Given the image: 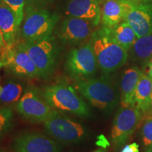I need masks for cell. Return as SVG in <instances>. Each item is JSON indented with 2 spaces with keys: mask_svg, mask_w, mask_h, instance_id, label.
Instances as JSON below:
<instances>
[{
  "mask_svg": "<svg viewBox=\"0 0 152 152\" xmlns=\"http://www.w3.org/2000/svg\"><path fill=\"white\" fill-rule=\"evenodd\" d=\"M74 86L93 106L106 113H111L119 102L116 87L106 76L77 80Z\"/></svg>",
  "mask_w": 152,
  "mask_h": 152,
  "instance_id": "6da1fadb",
  "label": "cell"
},
{
  "mask_svg": "<svg viewBox=\"0 0 152 152\" xmlns=\"http://www.w3.org/2000/svg\"><path fill=\"white\" fill-rule=\"evenodd\" d=\"M41 92L47 103L57 111L80 118L91 115L88 106L67 82L61 80L47 85Z\"/></svg>",
  "mask_w": 152,
  "mask_h": 152,
  "instance_id": "7a4b0ae2",
  "label": "cell"
},
{
  "mask_svg": "<svg viewBox=\"0 0 152 152\" xmlns=\"http://www.w3.org/2000/svg\"><path fill=\"white\" fill-rule=\"evenodd\" d=\"M98 67L105 74L115 71L124 65L127 51L113 41L105 26L95 30L90 37Z\"/></svg>",
  "mask_w": 152,
  "mask_h": 152,
  "instance_id": "3957f363",
  "label": "cell"
},
{
  "mask_svg": "<svg viewBox=\"0 0 152 152\" xmlns=\"http://www.w3.org/2000/svg\"><path fill=\"white\" fill-rule=\"evenodd\" d=\"M44 125L47 134L60 144H77L87 136V130L83 125L56 109L50 111Z\"/></svg>",
  "mask_w": 152,
  "mask_h": 152,
  "instance_id": "277c9868",
  "label": "cell"
},
{
  "mask_svg": "<svg viewBox=\"0 0 152 152\" xmlns=\"http://www.w3.org/2000/svg\"><path fill=\"white\" fill-rule=\"evenodd\" d=\"M26 16L20 30L23 42H36L52 37L58 16L45 9L28 6Z\"/></svg>",
  "mask_w": 152,
  "mask_h": 152,
  "instance_id": "5b68a950",
  "label": "cell"
},
{
  "mask_svg": "<svg viewBox=\"0 0 152 152\" xmlns=\"http://www.w3.org/2000/svg\"><path fill=\"white\" fill-rule=\"evenodd\" d=\"M0 61L15 77L24 79L39 77L37 66L24 48L23 42L6 45L0 49Z\"/></svg>",
  "mask_w": 152,
  "mask_h": 152,
  "instance_id": "8992f818",
  "label": "cell"
},
{
  "mask_svg": "<svg viewBox=\"0 0 152 152\" xmlns=\"http://www.w3.org/2000/svg\"><path fill=\"white\" fill-rule=\"evenodd\" d=\"M23 45L37 66L39 78L51 77L56 68L59 54L54 37L52 36L36 42H23Z\"/></svg>",
  "mask_w": 152,
  "mask_h": 152,
  "instance_id": "52a82bcc",
  "label": "cell"
},
{
  "mask_svg": "<svg viewBox=\"0 0 152 152\" xmlns=\"http://www.w3.org/2000/svg\"><path fill=\"white\" fill-rule=\"evenodd\" d=\"M97 61L90 41L72 49L66 57L65 69L74 80L92 77L97 71Z\"/></svg>",
  "mask_w": 152,
  "mask_h": 152,
  "instance_id": "ba28073f",
  "label": "cell"
},
{
  "mask_svg": "<svg viewBox=\"0 0 152 152\" xmlns=\"http://www.w3.org/2000/svg\"><path fill=\"white\" fill-rule=\"evenodd\" d=\"M16 110L27 121L32 123H42L52 111V107L44 99L41 91L30 85L26 87L16 103Z\"/></svg>",
  "mask_w": 152,
  "mask_h": 152,
  "instance_id": "9c48e42d",
  "label": "cell"
},
{
  "mask_svg": "<svg viewBox=\"0 0 152 152\" xmlns=\"http://www.w3.org/2000/svg\"><path fill=\"white\" fill-rule=\"evenodd\" d=\"M142 112L135 106L121 107L114 117L111 138L118 149L128 142L142 118Z\"/></svg>",
  "mask_w": 152,
  "mask_h": 152,
  "instance_id": "30bf717a",
  "label": "cell"
},
{
  "mask_svg": "<svg viewBox=\"0 0 152 152\" xmlns=\"http://www.w3.org/2000/svg\"><path fill=\"white\" fill-rule=\"evenodd\" d=\"M122 6L123 20L130 25L137 38L152 34V5L118 0Z\"/></svg>",
  "mask_w": 152,
  "mask_h": 152,
  "instance_id": "8fae6325",
  "label": "cell"
},
{
  "mask_svg": "<svg viewBox=\"0 0 152 152\" xmlns=\"http://www.w3.org/2000/svg\"><path fill=\"white\" fill-rule=\"evenodd\" d=\"M17 152H60L58 142L40 132H26L18 134L13 141Z\"/></svg>",
  "mask_w": 152,
  "mask_h": 152,
  "instance_id": "7c38bea8",
  "label": "cell"
},
{
  "mask_svg": "<svg viewBox=\"0 0 152 152\" xmlns=\"http://www.w3.org/2000/svg\"><path fill=\"white\" fill-rule=\"evenodd\" d=\"M92 26L89 20L70 16L63 21L58 37L65 45H79L91 37Z\"/></svg>",
  "mask_w": 152,
  "mask_h": 152,
  "instance_id": "4fadbf2b",
  "label": "cell"
},
{
  "mask_svg": "<svg viewBox=\"0 0 152 152\" xmlns=\"http://www.w3.org/2000/svg\"><path fill=\"white\" fill-rule=\"evenodd\" d=\"M103 1L104 0H70L66 14L69 16L89 20L96 26L100 22Z\"/></svg>",
  "mask_w": 152,
  "mask_h": 152,
  "instance_id": "5bb4252c",
  "label": "cell"
},
{
  "mask_svg": "<svg viewBox=\"0 0 152 152\" xmlns=\"http://www.w3.org/2000/svg\"><path fill=\"white\" fill-rule=\"evenodd\" d=\"M143 72L137 66L129 68L123 73L121 79V107L134 105V93L139 79Z\"/></svg>",
  "mask_w": 152,
  "mask_h": 152,
  "instance_id": "9a60e30c",
  "label": "cell"
},
{
  "mask_svg": "<svg viewBox=\"0 0 152 152\" xmlns=\"http://www.w3.org/2000/svg\"><path fill=\"white\" fill-rule=\"evenodd\" d=\"M0 28L7 45H12L16 42L20 26L14 11L4 1L0 2Z\"/></svg>",
  "mask_w": 152,
  "mask_h": 152,
  "instance_id": "2e32d148",
  "label": "cell"
},
{
  "mask_svg": "<svg viewBox=\"0 0 152 152\" xmlns=\"http://www.w3.org/2000/svg\"><path fill=\"white\" fill-rule=\"evenodd\" d=\"M151 93L152 78L147 74L142 73L139 79L134 96V105L142 113L147 112L151 109Z\"/></svg>",
  "mask_w": 152,
  "mask_h": 152,
  "instance_id": "e0dca14e",
  "label": "cell"
},
{
  "mask_svg": "<svg viewBox=\"0 0 152 152\" xmlns=\"http://www.w3.org/2000/svg\"><path fill=\"white\" fill-rule=\"evenodd\" d=\"M106 27V26H105ZM109 37L113 41L128 51L137 39L135 33L126 22H121L113 27H106Z\"/></svg>",
  "mask_w": 152,
  "mask_h": 152,
  "instance_id": "ac0fdd59",
  "label": "cell"
},
{
  "mask_svg": "<svg viewBox=\"0 0 152 152\" xmlns=\"http://www.w3.org/2000/svg\"><path fill=\"white\" fill-rule=\"evenodd\" d=\"M101 17L103 26L111 28L120 23L123 20L122 6L118 0H104Z\"/></svg>",
  "mask_w": 152,
  "mask_h": 152,
  "instance_id": "d6986e66",
  "label": "cell"
},
{
  "mask_svg": "<svg viewBox=\"0 0 152 152\" xmlns=\"http://www.w3.org/2000/svg\"><path fill=\"white\" fill-rule=\"evenodd\" d=\"M23 92V85L21 83L9 80L0 87V105L17 103Z\"/></svg>",
  "mask_w": 152,
  "mask_h": 152,
  "instance_id": "ffe728a7",
  "label": "cell"
},
{
  "mask_svg": "<svg viewBox=\"0 0 152 152\" xmlns=\"http://www.w3.org/2000/svg\"><path fill=\"white\" fill-rule=\"evenodd\" d=\"M131 53L134 59H149L152 56V34L137 38L131 47Z\"/></svg>",
  "mask_w": 152,
  "mask_h": 152,
  "instance_id": "44dd1931",
  "label": "cell"
},
{
  "mask_svg": "<svg viewBox=\"0 0 152 152\" xmlns=\"http://www.w3.org/2000/svg\"><path fill=\"white\" fill-rule=\"evenodd\" d=\"M14 113L11 108L3 106L0 108V140L8 133L13 127Z\"/></svg>",
  "mask_w": 152,
  "mask_h": 152,
  "instance_id": "7402d4cb",
  "label": "cell"
},
{
  "mask_svg": "<svg viewBox=\"0 0 152 152\" xmlns=\"http://www.w3.org/2000/svg\"><path fill=\"white\" fill-rule=\"evenodd\" d=\"M142 143L146 152L152 151V116L148 118L142 129Z\"/></svg>",
  "mask_w": 152,
  "mask_h": 152,
  "instance_id": "603a6c76",
  "label": "cell"
},
{
  "mask_svg": "<svg viewBox=\"0 0 152 152\" xmlns=\"http://www.w3.org/2000/svg\"><path fill=\"white\" fill-rule=\"evenodd\" d=\"M4 1L14 11L17 17L18 23L20 26L24 17L25 0H4Z\"/></svg>",
  "mask_w": 152,
  "mask_h": 152,
  "instance_id": "cb8c5ba5",
  "label": "cell"
},
{
  "mask_svg": "<svg viewBox=\"0 0 152 152\" xmlns=\"http://www.w3.org/2000/svg\"><path fill=\"white\" fill-rule=\"evenodd\" d=\"M140 151V146L136 142L125 145L121 152H139Z\"/></svg>",
  "mask_w": 152,
  "mask_h": 152,
  "instance_id": "d4e9b609",
  "label": "cell"
},
{
  "mask_svg": "<svg viewBox=\"0 0 152 152\" xmlns=\"http://www.w3.org/2000/svg\"><path fill=\"white\" fill-rule=\"evenodd\" d=\"M145 69V73H144L147 74L151 78H152V56L148 61Z\"/></svg>",
  "mask_w": 152,
  "mask_h": 152,
  "instance_id": "484cf974",
  "label": "cell"
},
{
  "mask_svg": "<svg viewBox=\"0 0 152 152\" xmlns=\"http://www.w3.org/2000/svg\"><path fill=\"white\" fill-rule=\"evenodd\" d=\"M7 45L4 41V36H3V33L2 31H1V28H0V49L2 48L4 46Z\"/></svg>",
  "mask_w": 152,
  "mask_h": 152,
  "instance_id": "4316f807",
  "label": "cell"
},
{
  "mask_svg": "<svg viewBox=\"0 0 152 152\" xmlns=\"http://www.w3.org/2000/svg\"><path fill=\"white\" fill-rule=\"evenodd\" d=\"M52 1H53V0H30L29 1L31 3H47Z\"/></svg>",
  "mask_w": 152,
  "mask_h": 152,
  "instance_id": "83f0119b",
  "label": "cell"
},
{
  "mask_svg": "<svg viewBox=\"0 0 152 152\" xmlns=\"http://www.w3.org/2000/svg\"><path fill=\"white\" fill-rule=\"evenodd\" d=\"M92 152H106V149H98L95 150V151H92Z\"/></svg>",
  "mask_w": 152,
  "mask_h": 152,
  "instance_id": "f1b7e54d",
  "label": "cell"
},
{
  "mask_svg": "<svg viewBox=\"0 0 152 152\" xmlns=\"http://www.w3.org/2000/svg\"><path fill=\"white\" fill-rule=\"evenodd\" d=\"M143 3H152V0H142Z\"/></svg>",
  "mask_w": 152,
  "mask_h": 152,
  "instance_id": "f546056e",
  "label": "cell"
},
{
  "mask_svg": "<svg viewBox=\"0 0 152 152\" xmlns=\"http://www.w3.org/2000/svg\"><path fill=\"white\" fill-rule=\"evenodd\" d=\"M130 1H132V2H135V3H140L142 0H130Z\"/></svg>",
  "mask_w": 152,
  "mask_h": 152,
  "instance_id": "4dcf8cb0",
  "label": "cell"
},
{
  "mask_svg": "<svg viewBox=\"0 0 152 152\" xmlns=\"http://www.w3.org/2000/svg\"><path fill=\"white\" fill-rule=\"evenodd\" d=\"M2 66H4V64H2V62L0 61V70H1V68L2 67ZM0 87H1V85H0Z\"/></svg>",
  "mask_w": 152,
  "mask_h": 152,
  "instance_id": "1f68e13d",
  "label": "cell"
},
{
  "mask_svg": "<svg viewBox=\"0 0 152 152\" xmlns=\"http://www.w3.org/2000/svg\"><path fill=\"white\" fill-rule=\"evenodd\" d=\"M151 109L152 110V93H151Z\"/></svg>",
  "mask_w": 152,
  "mask_h": 152,
  "instance_id": "d6a6232c",
  "label": "cell"
},
{
  "mask_svg": "<svg viewBox=\"0 0 152 152\" xmlns=\"http://www.w3.org/2000/svg\"><path fill=\"white\" fill-rule=\"evenodd\" d=\"M0 152H4V151H2V150H1V149H0Z\"/></svg>",
  "mask_w": 152,
  "mask_h": 152,
  "instance_id": "836d02e7",
  "label": "cell"
},
{
  "mask_svg": "<svg viewBox=\"0 0 152 152\" xmlns=\"http://www.w3.org/2000/svg\"><path fill=\"white\" fill-rule=\"evenodd\" d=\"M1 0H0V2H1Z\"/></svg>",
  "mask_w": 152,
  "mask_h": 152,
  "instance_id": "e575fe53",
  "label": "cell"
},
{
  "mask_svg": "<svg viewBox=\"0 0 152 152\" xmlns=\"http://www.w3.org/2000/svg\"><path fill=\"white\" fill-rule=\"evenodd\" d=\"M30 1V0H28V1Z\"/></svg>",
  "mask_w": 152,
  "mask_h": 152,
  "instance_id": "d590c367",
  "label": "cell"
},
{
  "mask_svg": "<svg viewBox=\"0 0 152 152\" xmlns=\"http://www.w3.org/2000/svg\"><path fill=\"white\" fill-rule=\"evenodd\" d=\"M151 152H152V151H151Z\"/></svg>",
  "mask_w": 152,
  "mask_h": 152,
  "instance_id": "8d00e7d4",
  "label": "cell"
}]
</instances>
